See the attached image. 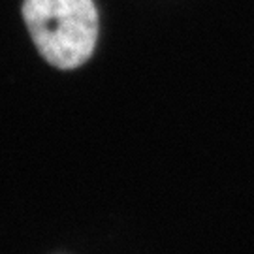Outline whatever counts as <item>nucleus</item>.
Wrapping results in <instances>:
<instances>
[{"label":"nucleus","mask_w":254,"mask_h":254,"mask_svg":"<svg viewBox=\"0 0 254 254\" xmlns=\"http://www.w3.org/2000/svg\"><path fill=\"white\" fill-rule=\"evenodd\" d=\"M23 17L49 64L72 70L91 59L98 38V11L92 0H25Z\"/></svg>","instance_id":"nucleus-1"}]
</instances>
